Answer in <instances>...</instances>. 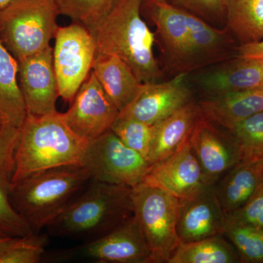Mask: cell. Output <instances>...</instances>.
Segmentation results:
<instances>
[{
	"label": "cell",
	"instance_id": "cell-1",
	"mask_svg": "<svg viewBox=\"0 0 263 263\" xmlns=\"http://www.w3.org/2000/svg\"><path fill=\"white\" fill-rule=\"evenodd\" d=\"M88 142L68 127L62 113L27 114L20 127L11 182L54 167L81 165Z\"/></svg>",
	"mask_w": 263,
	"mask_h": 263
},
{
	"label": "cell",
	"instance_id": "cell-2",
	"mask_svg": "<svg viewBox=\"0 0 263 263\" xmlns=\"http://www.w3.org/2000/svg\"><path fill=\"white\" fill-rule=\"evenodd\" d=\"M133 216V188L91 180L46 229L59 238L94 239Z\"/></svg>",
	"mask_w": 263,
	"mask_h": 263
},
{
	"label": "cell",
	"instance_id": "cell-3",
	"mask_svg": "<svg viewBox=\"0 0 263 263\" xmlns=\"http://www.w3.org/2000/svg\"><path fill=\"white\" fill-rule=\"evenodd\" d=\"M143 0H118L94 33L97 55H115L141 83L157 82L161 72L154 53L155 34L141 15Z\"/></svg>",
	"mask_w": 263,
	"mask_h": 263
},
{
	"label": "cell",
	"instance_id": "cell-4",
	"mask_svg": "<svg viewBox=\"0 0 263 263\" xmlns=\"http://www.w3.org/2000/svg\"><path fill=\"white\" fill-rule=\"evenodd\" d=\"M91 181L81 165H66L33 174L12 183L10 201L33 233L54 220Z\"/></svg>",
	"mask_w": 263,
	"mask_h": 263
},
{
	"label": "cell",
	"instance_id": "cell-5",
	"mask_svg": "<svg viewBox=\"0 0 263 263\" xmlns=\"http://www.w3.org/2000/svg\"><path fill=\"white\" fill-rule=\"evenodd\" d=\"M60 15L55 0H11L0 8V41L20 61L50 46Z\"/></svg>",
	"mask_w": 263,
	"mask_h": 263
},
{
	"label": "cell",
	"instance_id": "cell-6",
	"mask_svg": "<svg viewBox=\"0 0 263 263\" xmlns=\"http://www.w3.org/2000/svg\"><path fill=\"white\" fill-rule=\"evenodd\" d=\"M133 216L152 254V263L167 262L179 247L181 200L165 190L142 182L133 188Z\"/></svg>",
	"mask_w": 263,
	"mask_h": 263
},
{
	"label": "cell",
	"instance_id": "cell-7",
	"mask_svg": "<svg viewBox=\"0 0 263 263\" xmlns=\"http://www.w3.org/2000/svg\"><path fill=\"white\" fill-rule=\"evenodd\" d=\"M43 260L98 263H152V254L134 216L106 234L72 248L45 254Z\"/></svg>",
	"mask_w": 263,
	"mask_h": 263
},
{
	"label": "cell",
	"instance_id": "cell-8",
	"mask_svg": "<svg viewBox=\"0 0 263 263\" xmlns=\"http://www.w3.org/2000/svg\"><path fill=\"white\" fill-rule=\"evenodd\" d=\"M81 165L91 180L132 188L143 182L152 166L111 129L88 142Z\"/></svg>",
	"mask_w": 263,
	"mask_h": 263
},
{
	"label": "cell",
	"instance_id": "cell-9",
	"mask_svg": "<svg viewBox=\"0 0 263 263\" xmlns=\"http://www.w3.org/2000/svg\"><path fill=\"white\" fill-rule=\"evenodd\" d=\"M53 62L60 98L71 103L92 70L97 54L93 33L79 24L59 27Z\"/></svg>",
	"mask_w": 263,
	"mask_h": 263
},
{
	"label": "cell",
	"instance_id": "cell-10",
	"mask_svg": "<svg viewBox=\"0 0 263 263\" xmlns=\"http://www.w3.org/2000/svg\"><path fill=\"white\" fill-rule=\"evenodd\" d=\"M119 113L91 71L71 102L70 108L62 114L68 127L78 136L90 141L110 130Z\"/></svg>",
	"mask_w": 263,
	"mask_h": 263
},
{
	"label": "cell",
	"instance_id": "cell-11",
	"mask_svg": "<svg viewBox=\"0 0 263 263\" xmlns=\"http://www.w3.org/2000/svg\"><path fill=\"white\" fill-rule=\"evenodd\" d=\"M18 79L27 114L44 116L58 112V83L51 46L18 61Z\"/></svg>",
	"mask_w": 263,
	"mask_h": 263
},
{
	"label": "cell",
	"instance_id": "cell-12",
	"mask_svg": "<svg viewBox=\"0 0 263 263\" xmlns=\"http://www.w3.org/2000/svg\"><path fill=\"white\" fill-rule=\"evenodd\" d=\"M184 200L211 186L194 153L190 138L174 155L151 166L143 181Z\"/></svg>",
	"mask_w": 263,
	"mask_h": 263
},
{
	"label": "cell",
	"instance_id": "cell-13",
	"mask_svg": "<svg viewBox=\"0 0 263 263\" xmlns=\"http://www.w3.org/2000/svg\"><path fill=\"white\" fill-rule=\"evenodd\" d=\"M190 142L209 184H216L223 174L241 160L239 148L231 135L221 133L200 114Z\"/></svg>",
	"mask_w": 263,
	"mask_h": 263
},
{
	"label": "cell",
	"instance_id": "cell-14",
	"mask_svg": "<svg viewBox=\"0 0 263 263\" xmlns=\"http://www.w3.org/2000/svg\"><path fill=\"white\" fill-rule=\"evenodd\" d=\"M184 74L167 82L142 83L139 91L119 116L154 125L190 102Z\"/></svg>",
	"mask_w": 263,
	"mask_h": 263
},
{
	"label": "cell",
	"instance_id": "cell-15",
	"mask_svg": "<svg viewBox=\"0 0 263 263\" xmlns=\"http://www.w3.org/2000/svg\"><path fill=\"white\" fill-rule=\"evenodd\" d=\"M228 214L221 206L214 185L181 200L178 234L181 242L195 241L223 235Z\"/></svg>",
	"mask_w": 263,
	"mask_h": 263
},
{
	"label": "cell",
	"instance_id": "cell-16",
	"mask_svg": "<svg viewBox=\"0 0 263 263\" xmlns=\"http://www.w3.org/2000/svg\"><path fill=\"white\" fill-rule=\"evenodd\" d=\"M163 41L170 59L183 63L193 59L186 11L176 8L167 0H143Z\"/></svg>",
	"mask_w": 263,
	"mask_h": 263
},
{
	"label": "cell",
	"instance_id": "cell-17",
	"mask_svg": "<svg viewBox=\"0 0 263 263\" xmlns=\"http://www.w3.org/2000/svg\"><path fill=\"white\" fill-rule=\"evenodd\" d=\"M198 116V107L189 102L154 124L153 136L147 157L148 163L153 165L174 155L190 138Z\"/></svg>",
	"mask_w": 263,
	"mask_h": 263
},
{
	"label": "cell",
	"instance_id": "cell-18",
	"mask_svg": "<svg viewBox=\"0 0 263 263\" xmlns=\"http://www.w3.org/2000/svg\"><path fill=\"white\" fill-rule=\"evenodd\" d=\"M197 107L202 118L229 131L247 118L263 110V86L218 95L204 100Z\"/></svg>",
	"mask_w": 263,
	"mask_h": 263
},
{
	"label": "cell",
	"instance_id": "cell-19",
	"mask_svg": "<svg viewBox=\"0 0 263 263\" xmlns=\"http://www.w3.org/2000/svg\"><path fill=\"white\" fill-rule=\"evenodd\" d=\"M263 183V160H241L214 185V190L227 214L239 209Z\"/></svg>",
	"mask_w": 263,
	"mask_h": 263
},
{
	"label": "cell",
	"instance_id": "cell-20",
	"mask_svg": "<svg viewBox=\"0 0 263 263\" xmlns=\"http://www.w3.org/2000/svg\"><path fill=\"white\" fill-rule=\"evenodd\" d=\"M91 71L119 111L131 103L141 87L131 67L115 55H97Z\"/></svg>",
	"mask_w": 263,
	"mask_h": 263
},
{
	"label": "cell",
	"instance_id": "cell-21",
	"mask_svg": "<svg viewBox=\"0 0 263 263\" xmlns=\"http://www.w3.org/2000/svg\"><path fill=\"white\" fill-rule=\"evenodd\" d=\"M202 86L218 95L257 89L263 86V61L238 58L202 78Z\"/></svg>",
	"mask_w": 263,
	"mask_h": 263
},
{
	"label": "cell",
	"instance_id": "cell-22",
	"mask_svg": "<svg viewBox=\"0 0 263 263\" xmlns=\"http://www.w3.org/2000/svg\"><path fill=\"white\" fill-rule=\"evenodd\" d=\"M18 62L0 41V112L7 122L21 127L27 116L18 79Z\"/></svg>",
	"mask_w": 263,
	"mask_h": 263
},
{
	"label": "cell",
	"instance_id": "cell-23",
	"mask_svg": "<svg viewBox=\"0 0 263 263\" xmlns=\"http://www.w3.org/2000/svg\"><path fill=\"white\" fill-rule=\"evenodd\" d=\"M222 235L192 242H181L168 263H236L239 256Z\"/></svg>",
	"mask_w": 263,
	"mask_h": 263
},
{
	"label": "cell",
	"instance_id": "cell-24",
	"mask_svg": "<svg viewBox=\"0 0 263 263\" xmlns=\"http://www.w3.org/2000/svg\"><path fill=\"white\" fill-rule=\"evenodd\" d=\"M228 28L245 43L263 40V0H227Z\"/></svg>",
	"mask_w": 263,
	"mask_h": 263
},
{
	"label": "cell",
	"instance_id": "cell-25",
	"mask_svg": "<svg viewBox=\"0 0 263 263\" xmlns=\"http://www.w3.org/2000/svg\"><path fill=\"white\" fill-rule=\"evenodd\" d=\"M60 15L94 33L118 0H55Z\"/></svg>",
	"mask_w": 263,
	"mask_h": 263
},
{
	"label": "cell",
	"instance_id": "cell-26",
	"mask_svg": "<svg viewBox=\"0 0 263 263\" xmlns=\"http://www.w3.org/2000/svg\"><path fill=\"white\" fill-rule=\"evenodd\" d=\"M224 235L234 246L240 262L263 263V229L227 218Z\"/></svg>",
	"mask_w": 263,
	"mask_h": 263
},
{
	"label": "cell",
	"instance_id": "cell-27",
	"mask_svg": "<svg viewBox=\"0 0 263 263\" xmlns=\"http://www.w3.org/2000/svg\"><path fill=\"white\" fill-rule=\"evenodd\" d=\"M229 132L239 148L241 160H263V110L247 118Z\"/></svg>",
	"mask_w": 263,
	"mask_h": 263
},
{
	"label": "cell",
	"instance_id": "cell-28",
	"mask_svg": "<svg viewBox=\"0 0 263 263\" xmlns=\"http://www.w3.org/2000/svg\"><path fill=\"white\" fill-rule=\"evenodd\" d=\"M48 238L46 234L32 233L13 238L0 254V263H39L46 253Z\"/></svg>",
	"mask_w": 263,
	"mask_h": 263
},
{
	"label": "cell",
	"instance_id": "cell-29",
	"mask_svg": "<svg viewBox=\"0 0 263 263\" xmlns=\"http://www.w3.org/2000/svg\"><path fill=\"white\" fill-rule=\"evenodd\" d=\"M110 129L126 146L147 160L153 136V125L118 115Z\"/></svg>",
	"mask_w": 263,
	"mask_h": 263
},
{
	"label": "cell",
	"instance_id": "cell-30",
	"mask_svg": "<svg viewBox=\"0 0 263 263\" xmlns=\"http://www.w3.org/2000/svg\"><path fill=\"white\" fill-rule=\"evenodd\" d=\"M11 187L12 183L0 176V235L11 238L23 237L33 232L12 205L10 197Z\"/></svg>",
	"mask_w": 263,
	"mask_h": 263
},
{
	"label": "cell",
	"instance_id": "cell-31",
	"mask_svg": "<svg viewBox=\"0 0 263 263\" xmlns=\"http://www.w3.org/2000/svg\"><path fill=\"white\" fill-rule=\"evenodd\" d=\"M186 22L194 57L216 51L224 41V32L211 27L197 15L186 12Z\"/></svg>",
	"mask_w": 263,
	"mask_h": 263
},
{
	"label": "cell",
	"instance_id": "cell-32",
	"mask_svg": "<svg viewBox=\"0 0 263 263\" xmlns=\"http://www.w3.org/2000/svg\"><path fill=\"white\" fill-rule=\"evenodd\" d=\"M19 137L20 127L8 123L0 127V176L10 182L14 172L15 154Z\"/></svg>",
	"mask_w": 263,
	"mask_h": 263
},
{
	"label": "cell",
	"instance_id": "cell-33",
	"mask_svg": "<svg viewBox=\"0 0 263 263\" xmlns=\"http://www.w3.org/2000/svg\"><path fill=\"white\" fill-rule=\"evenodd\" d=\"M237 222L263 229V183L241 207L228 214Z\"/></svg>",
	"mask_w": 263,
	"mask_h": 263
},
{
	"label": "cell",
	"instance_id": "cell-34",
	"mask_svg": "<svg viewBox=\"0 0 263 263\" xmlns=\"http://www.w3.org/2000/svg\"><path fill=\"white\" fill-rule=\"evenodd\" d=\"M185 8L204 17L226 14L227 0H175Z\"/></svg>",
	"mask_w": 263,
	"mask_h": 263
},
{
	"label": "cell",
	"instance_id": "cell-35",
	"mask_svg": "<svg viewBox=\"0 0 263 263\" xmlns=\"http://www.w3.org/2000/svg\"><path fill=\"white\" fill-rule=\"evenodd\" d=\"M238 57L263 61V40L259 42L242 44L238 48Z\"/></svg>",
	"mask_w": 263,
	"mask_h": 263
},
{
	"label": "cell",
	"instance_id": "cell-36",
	"mask_svg": "<svg viewBox=\"0 0 263 263\" xmlns=\"http://www.w3.org/2000/svg\"><path fill=\"white\" fill-rule=\"evenodd\" d=\"M13 238H14L1 236V235H0V254L4 252L5 249L9 246Z\"/></svg>",
	"mask_w": 263,
	"mask_h": 263
},
{
	"label": "cell",
	"instance_id": "cell-37",
	"mask_svg": "<svg viewBox=\"0 0 263 263\" xmlns=\"http://www.w3.org/2000/svg\"><path fill=\"white\" fill-rule=\"evenodd\" d=\"M7 121L6 119H5V118L4 117V116L3 115V114L0 112V127L1 126H3V124H6ZM9 124V123H8Z\"/></svg>",
	"mask_w": 263,
	"mask_h": 263
},
{
	"label": "cell",
	"instance_id": "cell-38",
	"mask_svg": "<svg viewBox=\"0 0 263 263\" xmlns=\"http://www.w3.org/2000/svg\"><path fill=\"white\" fill-rule=\"evenodd\" d=\"M11 0H0V8H3L7 4L10 3Z\"/></svg>",
	"mask_w": 263,
	"mask_h": 263
}]
</instances>
